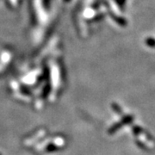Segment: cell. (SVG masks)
Returning a JSON list of instances; mask_svg holds the SVG:
<instances>
[{"instance_id": "1", "label": "cell", "mask_w": 155, "mask_h": 155, "mask_svg": "<svg viewBox=\"0 0 155 155\" xmlns=\"http://www.w3.org/2000/svg\"><path fill=\"white\" fill-rule=\"evenodd\" d=\"M55 148H54V145H48V147H47V148H46V151H48V152H53V151H54Z\"/></svg>"}, {"instance_id": "2", "label": "cell", "mask_w": 155, "mask_h": 155, "mask_svg": "<svg viewBox=\"0 0 155 155\" xmlns=\"http://www.w3.org/2000/svg\"><path fill=\"white\" fill-rule=\"evenodd\" d=\"M0 155H2V154H1V153H0Z\"/></svg>"}]
</instances>
